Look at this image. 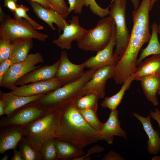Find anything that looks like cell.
<instances>
[{"instance_id":"1","label":"cell","mask_w":160,"mask_h":160,"mask_svg":"<svg viewBox=\"0 0 160 160\" xmlns=\"http://www.w3.org/2000/svg\"><path fill=\"white\" fill-rule=\"evenodd\" d=\"M78 99L75 97L50 109L54 110L57 115V138L83 148L100 140V136L79 112L76 105Z\"/></svg>"},{"instance_id":"2","label":"cell","mask_w":160,"mask_h":160,"mask_svg":"<svg viewBox=\"0 0 160 160\" xmlns=\"http://www.w3.org/2000/svg\"><path fill=\"white\" fill-rule=\"evenodd\" d=\"M151 0H142L137 9L132 11L133 25L129 42L120 62L124 66H136L137 56L143 45L149 42L151 34L149 29Z\"/></svg>"},{"instance_id":"3","label":"cell","mask_w":160,"mask_h":160,"mask_svg":"<svg viewBox=\"0 0 160 160\" xmlns=\"http://www.w3.org/2000/svg\"><path fill=\"white\" fill-rule=\"evenodd\" d=\"M114 23L111 16L103 17L92 29L86 30L77 42L78 47L85 51L98 52L105 48L112 37Z\"/></svg>"},{"instance_id":"4","label":"cell","mask_w":160,"mask_h":160,"mask_svg":"<svg viewBox=\"0 0 160 160\" xmlns=\"http://www.w3.org/2000/svg\"><path fill=\"white\" fill-rule=\"evenodd\" d=\"M0 38H6L11 42L18 38H29L44 41L48 38L46 34L39 32L23 18H12L6 15L0 6Z\"/></svg>"},{"instance_id":"5","label":"cell","mask_w":160,"mask_h":160,"mask_svg":"<svg viewBox=\"0 0 160 160\" xmlns=\"http://www.w3.org/2000/svg\"><path fill=\"white\" fill-rule=\"evenodd\" d=\"M57 115L50 109L47 113L23 127L25 137L40 148L42 143L51 138H57Z\"/></svg>"},{"instance_id":"6","label":"cell","mask_w":160,"mask_h":160,"mask_svg":"<svg viewBox=\"0 0 160 160\" xmlns=\"http://www.w3.org/2000/svg\"><path fill=\"white\" fill-rule=\"evenodd\" d=\"M126 0H112L109 15L114 23L116 39L114 53L121 58L128 46L130 37L126 20Z\"/></svg>"},{"instance_id":"7","label":"cell","mask_w":160,"mask_h":160,"mask_svg":"<svg viewBox=\"0 0 160 160\" xmlns=\"http://www.w3.org/2000/svg\"><path fill=\"white\" fill-rule=\"evenodd\" d=\"M97 69L86 71L78 79L64 85L52 92L45 94L37 102L49 108L57 105L75 97L83 85L92 78Z\"/></svg>"},{"instance_id":"8","label":"cell","mask_w":160,"mask_h":160,"mask_svg":"<svg viewBox=\"0 0 160 160\" xmlns=\"http://www.w3.org/2000/svg\"><path fill=\"white\" fill-rule=\"evenodd\" d=\"M50 109L38 103L37 101L29 103L11 114L2 116L0 127L10 125L24 127L44 115Z\"/></svg>"},{"instance_id":"9","label":"cell","mask_w":160,"mask_h":160,"mask_svg":"<svg viewBox=\"0 0 160 160\" xmlns=\"http://www.w3.org/2000/svg\"><path fill=\"white\" fill-rule=\"evenodd\" d=\"M44 61V58L39 52L31 53L24 60L12 64L4 75L0 86L9 90L15 82L24 75L41 66L36 65Z\"/></svg>"},{"instance_id":"10","label":"cell","mask_w":160,"mask_h":160,"mask_svg":"<svg viewBox=\"0 0 160 160\" xmlns=\"http://www.w3.org/2000/svg\"><path fill=\"white\" fill-rule=\"evenodd\" d=\"M115 66H108L97 69L92 78L86 83L78 92L81 97L91 92L97 93L100 98L105 95V87L107 80L113 78Z\"/></svg>"},{"instance_id":"11","label":"cell","mask_w":160,"mask_h":160,"mask_svg":"<svg viewBox=\"0 0 160 160\" xmlns=\"http://www.w3.org/2000/svg\"><path fill=\"white\" fill-rule=\"evenodd\" d=\"M115 25L111 40L103 49L97 52L84 62L86 68L89 69H98L108 66H115L121 59V57L113 52L116 45Z\"/></svg>"},{"instance_id":"12","label":"cell","mask_w":160,"mask_h":160,"mask_svg":"<svg viewBox=\"0 0 160 160\" xmlns=\"http://www.w3.org/2000/svg\"><path fill=\"white\" fill-rule=\"evenodd\" d=\"M63 83L57 77L46 80L36 82L17 87L13 85L11 92L15 95L30 96L47 94L63 86Z\"/></svg>"},{"instance_id":"13","label":"cell","mask_w":160,"mask_h":160,"mask_svg":"<svg viewBox=\"0 0 160 160\" xmlns=\"http://www.w3.org/2000/svg\"><path fill=\"white\" fill-rule=\"evenodd\" d=\"M60 59L55 76L63 85L76 80L84 74L86 68L84 62L80 64H73L69 60L65 51L61 52Z\"/></svg>"},{"instance_id":"14","label":"cell","mask_w":160,"mask_h":160,"mask_svg":"<svg viewBox=\"0 0 160 160\" xmlns=\"http://www.w3.org/2000/svg\"><path fill=\"white\" fill-rule=\"evenodd\" d=\"M68 21L70 24L66 26L63 33L60 35L57 39L52 41L53 43L63 49H71L72 42L79 41L86 30L80 25L78 16L73 15L71 20Z\"/></svg>"},{"instance_id":"15","label":"cell","mask_w":160,"mask_h":160,"mask_svg":"<svg viewBox=\"0 0 160 160\" xmlns=\"http://www.w3.org/2000/svg\"><path fill=\"white\" fill-rule=\"evenodd\" d=\"M23 127L13 125L0 127V154L16 149L18 143L25 137Z\"/></svg>"},{"instance_id":"16","label":"cell","mask_w":160,"mask_h":160,"mask_svg":"<svg viewBox=\"0 0 160 160\" xmlns=\"http://www.w3.org/2000/svg\"><path fill=\"white\" fill-rule=\"evenodd\" d=\"M60 59L52 65L40 66L29 72L17 80L14 83L15 86H22L28 83L46 80L55 76Z\"/></svg>"},{"instance_id":"17","label":"cell","mask_w":160,"mask_h":160,"mask_svg":"<svg viewBox=\"0 0 160 160\" xmlns=\"http://www.w3.org/2000/svg\"><path fill=\"white\" fill-rule=\"evenodd\" d=\"M28 2L36 16L46 23L52 30H55L53 23L62 31L69 24L66 21L65 17L59 14L52 9L45 8L35 2L30 1Z\"/></svg>"},{"instance_id":"18","label":"cell","mask_w":160,"mask_h":160,"mask_svg":"<svg viewBox=\"0 0 160 160\" xmlns=\"http://www.w3.org/2000/svg\"><path fill=\"white\" fill-rule=\"evenodd\" d=\"M119 115L118 110L111 111L108 119L104 123L103 128L99 132L100 140L105 141L110 144L113 142L114 136L121 137L127 139V133L121 127Z\"/></svg>"},{"instance_id":"19","label":"cell","mask_w":160,"mask_h":160,"mask_svg":"<svg viewBox=\"0 0 160 160\" xmlns=\"http://www.w3.org/2000/svg\"><path fill=\"white\" fill-rule=\"evenodd\" d=\"M45 94L30 96H23L15 95L11 92L4 93L0 90V99L5 105V114L8 116L17 109L31 103L37 101Z\"/></svg>"},{"instance_id":"20","label":"cell","mask_w":160,"mask_h":160,"mask_svg":"<svg viewBox=\"0 0 160 160\" xmlns=\"http://www.w3.org/2000/svg\"><path fill=\"white\" fill-rule=\"evenodd\" d=\"M133 116L141 122L148 135V140L147 146L148 153L152 155L157 154L160 152V133L153 128L151 122L150 116L144 117L134 112H133Z\"/></svg>"},{"instance_id":"21","label":"cell","mask_w":160,"mask_h":160,"mask_svg":"<svg viewBox=\"0 0 160 160\" xmlns=\"http://www.w3.org/2000/svg\"><path fill=\"white\" fill-rule=\"evenodd\" d=\"M32 38H18L11 42V49L9 57L12 64L25 60L33 47Z\"/></svg>"},{"instance_id":"22","label":"cell","mask_w":160,"mask_h":160,"mask_svg":"<svg viewBox=\"0 0 160 160\" xmlns=\"http://www.w3.org/2000/svg\"><path fill=\"white\" fill-rule=\"evenodd\" d=\"M140 81L143 93L147 100L155 106L158 104L156 94L160 90V76L151 74L141 78Z\"/></svg>"},{"instance_id":"23","label":"cell","mask_w":160,"mask_h":160,"mask_svg":"<svg viewBox=\"0 0 160 160\" xmlns=\"http://www.w3.org/2000/svg\"><path fill=\"white\" fill-rule=\"evenodd\" d=\"M160 75V54L153 55L145 59L136 68L133 74L134 80L140 81L142 77L151 74Z\"/></svg>"},{"instance_id":"24","label":"cell","mask_w":160,"mask_h":160,"mask_svg":"<svg viewBox=\"0 0 160 160\" xmlns=\"http://www.w3.org/2000/svg\"><path fill=\"white\" fill-rule=\"evenodd\" d=\"M55 143L58 159L75 160L85 154L83 148L70 142L56 138Z\"/></svg>"},{"instance_id":"25","label":"cell","mask_w":160,"mask_h":160,"mask_svg":"<svg viewBox=\"0 0 160 160\" xmlns=\"http://www.w3.org/2000/svg\"><path fill=\"white\" fill-rule=\"evenodd\" d=\"M158 26L156 23H153L151 25L152 33L149 43L145 48L141 49V52L137 60L136 66H138L146 57L151 55L160 54V43L158 37Z\"/></svg>"},{"instance_id":"26","label":"cell","mask_w":160,"mask_h":160,"mask_svg":"<svg viewBox=\"0 0 160 160\" xmlns=\"http://www.w3.org/2000/svg\"><path fill=\"white\" fill-rule=\"evenodd\" d=\"M133 80L134 77L133 74L123 83L121 89L117 93L104 98L101 103V106L103 108H108L110 111L116 110L121 102L125 92L129 89Z\"/></svg>"},{"instance_id":"27","label":"cell","mask_w":160,"mask_h":160,"mask_svg":"<svg viewBox=\"0 0 160 160\" xmlns=\"http://www.w3.org/2000/svg\"><path fill=\"white\" fill-rule=\"evenodd\" d=\"M18 146L24 160H43L40 148L24 137L19 142Z\"/></svg>"},{"instance_id":"28","label":"cell","mask_w":160,"mask_h":160,"mask_svg":"<svg viewBox=\"0 0 160 160\" xmlns=\"http://www.w3.org/2000/svg\"><path fill=\"white\" fill-rule=\"evenodd\" d=\"M99 98L97 93H89L81 96L77 100V107L79 109H91L97 112L98 109L97 101Z\"/></svg>"},{"instance_id":"29","label":"cell","mask_w":160,"mask_h":160,"mask_svg":"<svg viewBox=\"0 0 160 160\" xmlns=\"http://www.w3.org/2000/svg\"><path fill=\"white\" fill-rule=\"evenodd\" d=\"M79 110L80 113L91 127L99 132L101 130L104 124L99 120L96 111L91 109Z\"/></svg>"},{"instance_id":"30","label":"cell","mask_w":160,"mask_h":160,"mask_svg":"<svg viewBox=\"0 0 160 160\" xmlns=\"http://www.w3.org/2000/svg\"><path fill=\"white\" fill-rule=\"evenodd\" d=\"M55 138H51L44 142L40 147L43 160L58 159L55 145Z\"/></svg>"},{"instance_id":"31","label":"cell","mask_w":160,"mask_h":160,"mask_svg":"<svg viewBox=\"0 0 160 160\" xmlns=\"http://www.w3.org/2000/svg\"><path fill=\"white\" fill-rule=\"evenodd\" d=\"M29 9L23 4L17 5V9L13 13L15 18H23L30 23L36 30H42L44 27L31 19L27 14Z\"/></svg>"},{"instance_id":"32","label":"cell","mask_w":160,"mask_h":160,"mask_svg":"<svg viewBox=\"0 0 160 160\" xmlns=\"http://www.w3.org/2000/svg\"><path fill=\"white\" fill-rule=\"evenodd\" d=\"M11 49V42L6 38L0 39V63L9 58Z\"/></svg>"},{"instance_id":"33","label":"cell","mask_w":160,"mask_h":160,"mask_svg":"<svg viewBox=\"0 0 160 160\" xmlns=\"http://www.w3.org/2000/svg\"><path fill=\"white\" fill-rule=\"evenodd\" d=\"M52 9L59 14L66 17L68 15V7L64 0H50Z\"/></svg>"},{"instance_id":"34","label":"cell","mask_w":160,"mask_h":160,"mask_svg":"<svg viewBox=\"0 0 160 160\" xmlns=\"http://www.w3.org/2000/svg\"><path fill=\"white\" fill-rule=\"evenodd\" d=\"M69 5L68 14L72 11L76 14H81L82 11V8L86 4V0H68Z\"/></svg>"},{"instance_id":"35","label":"cell","mask_w":160,"mask_h":160,"mask_svg":"<svg viewBox=\"0 0 160 160\" xmlns=\"http://www.w3.org/2000/svg\"><path fill=\"white\" fill-rule=\"evenodd\" d=\"M104 150V148L99 145L95 146L87 151V153L83 156L79 157L75 160H89L91 159L90 155L95 153H99L103 152Z\"/></svg>"},{"instance_id":"36","label":"cell","mask_w":160,"mask_h":160,"mask_svg":"<svg viewBox=\"0 0 160 160\" xmlns=\"http://www.w3.org/2000/svg\"><path fill=\"white\" fill-rule=\"evenodd\" d=\"M12 63L9 59L5 60L0 63V83L6 72Z\"/></svg>"},{"instance_id":"37","label":"cell","mask_w":160,"mask_h":160,"mask_svg":"<svg viewBox=\"0 0 160 160\" xmlns=\"http://www.w3.org/2000/svg\"><path fill=\"white\" fill-rule=\"evenodd\" d=\"M103 160H125L121 155L112 150L110 151L103 158Z\"/></svg>"},{"instance_id":"38","label":"cell","mask_w":160,"mask_h":160,"mask_svg":"<svg viewBox=\"0 0 160 160\" xmlns=\"http://www.w3.org/2000/svg\"><path fill=\"white\" fill-rule=\"evenodd\" d=\"M4 6L7 7L14 12L17 9V1L18 0H3Z\"/></svg>"},{"instance_id":"39","label":"cell","mask_w":160,"mask_h":160,"mask_svg":"<svg viewBox=\"0 0 160 160\" xmlns=\"http://www.w3.org/2000/svg\"><path fill=\"white\" fill-rule=\"evenodd\" d=\"M154 111H151L149 112V114L153 119L155 120L158 122L160 127V110L157 108L154 109Z\"/></svg>"},{"instance_id":"40","label":"cell","mask_w":160,"mask_h":160,"mask_svg":"<svg viewBox=\"0 0 160 160\" xmlns=\"http://www.w3.org/2000/svg\"><path fill=\"white\" fill-rule=\"evenodd\" d=\"M30 1L37 3L45 8L52 9L51 4L50 0H29Z\"/></svg>"},{"instance_id":"41","label":"cell","mask_w":160,"mask_h":160,"mask_svg":"<svg viewBox=\"0 0 160 160\" xmlns=\"http://www.w3.org/2000/svg\"><path fill=\"white\" fill-rule=\"evenodd\" d=\"M14 154L11 160H24L20 151H17L16 149L14 150Z\"/></svg>"},{"instance_id":"42","label":"cell","mask_w":160,"mask_h":160,"mask_svg":"<svg viewBox=\"0 0 160 160\" xmlns=\"http://www.w3.org/2000/svg\"><path fill=\"white\" fill-rule=\"evenodd\" d=\"M5 114V105L2 100L0 99V116Z\"/></svg>"},{"instance_id":"43","label":"cell","mask_w":160,"mask_h":160,"mask_svg":"<svg viewBox=\"0 0 160 160\" xmlns=\"http://www.w3.org/2000/svg\"><path fill=\"white\" fill-rule=\"evenodd\" d=\"M132 3L135 9H137L140 4L141 0H130Z\"/></svg>"},{"instance_id":"44","label":"cell","mask_w":160,"mask_h":160,"mask_svg":"<svg viewBox=\"0 0 160 160\" xmlns=\"http://www.w3.org/2000/svg\"><path fill=\"white\" fill-rule=\"evenodd\" d=\"M160 0H151L150 4V11H151L153 7L154 4L157 1Z\"/></svg>"},{"instance_id":"45","label":"cell","mask_w":160,"mask_h":160,"mask_svg":"<svg viewBox=\"0 0 160 160\" xmlns=\"http://www.w3.org/2000/svg\"><path fill=\"white\" fill-rule=\"evenodd\" d=\"M9 157V156L7 154L2 158L1 159V160H7L8 159Z\"/></svg>"},{"instance_id":"46","label":"cell","mask_w":160,"mask_h":160,"mask_svg":"<svg viewBox=\"0 0 160 160\" xmlns=\"http://www.w3.org/2000/svg\"><path fill=\"white\" fill-rule=\"evenodd\" d=\"M158 32L160 35V21L158 26Z\"/></svg>"},{"instance_id":"47","label":"cell","mask_w":160,"mask_h":160,"mask_svg":"<svg viewBox=\"0 0 160 160\" xmlns=\"http://www.w3.org/2000/svg\"><path fill=\"white\" fill-rule=\"evenodd\" d=\"M157 94L160 95V90L157 93Z\"/></svg>"},{"instance_id":"48","label":"cell","mask_w":160,"mask_h":160,"mask_svg":"<svg viewBox=\"0 0 160 160\" xmlns=\"http://www.w3.org/2000/svg\"><path fill=\"white\" fill-rule=\"evenodd\" d=\"M1 0H0V1H1Z\"/></svg>"}]
</instances>
